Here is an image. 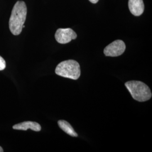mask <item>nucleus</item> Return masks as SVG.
<instances>
[{
  "label": "nucleus",
  "instance_id": "obj_4",
  "mask_svg": "<svg viewBox=\"0 0 152 152\" xmlns=\"http://www.w3.org/2000/svg\"><path fill=\"white\" fill-rule=\"evenodd\" d=\"M125 50V42L122 40L118 39L108 45L104 50V54L106 56L117 57L123 54Z\"/></svg>",
  "mask_w": 152,
  "mask_h": 152
},
{
  "label": "nucleus",
  "instance_id": "obj_9",
  "mask_svg": "<svg viewBox=\"0 0 152 152\" xmlns=\"http://www.w3.org/2000/svg\"><path fill=\"white\" fill-rule=\"evenodd\" d=\"M6 68V61L4 59L0 56V71L5 69Z\"/></svg>",
  "mask_w": 152,
  "mask_h": 152
},
{
  "label": "nucleus",
  "instance_id": "obj_8",
  "mask_svg": "<svg viewBox=\"0 0 152 152\" xmlns=\"http://www.w3.org/2000/svg\"><path fill=\"white\" fill-rule=\"evenodd\" d=\"M60 129L64 131L66 134L72 137H77L78 134L74 130L71 124L65 120H60L58 122Z\"/></svg>",
  "mask_w": 152,
  "mask_h": 152
},
{
  "label": "nucleus",
  "instance_id": "obj_10",
  "mask_svg": "<svg viewBox=\"0 0 152 152\" xmlns=\"http://www.w3.org/2000/svg\"><path fill=\"white\" fill-rule=\"evenodd\" d=\"M91 3L92 4H96L97 2H98V1H99V0H89Z\"/></svg>",
  "mask_w": 152,
  "mask_h": 152
},
{
  "label": "nucleus",
  "instance_id": "obj_5",
  "mask_svg": "<svg viewBox=\"0 0 152 152\" xmlns=\"http://www.w3.org/2000/svg\"><path fill=\"white\" fill-rule=\"evenodd\" d=\"M77 37L76 33L71 28H59L55 34L56 41L61 44L69 43L72 40L76 39Z\"/></svg>",
  "mask_w": 152,
  "mask_h": 152
},
{
  "label": "nucleus",
  "instance_id": "obj_7",
  "mask_svg": "<svg viewBox=\"0 0 152 152\" xmlns=\"http://www.w3.org/2000/svg\"><path fill=\"white\" fill-rule=\"evenodd\" d=\"M13 129L18 130H27L28 129H31L34 131H40L41 127L37 122L32 121H26L22 123L16 124L12 127Z\"/></svg>",
  "mask_w": 152,
  "mask_h": 152
},
{
  "label": "nucleus",
  "instance_id": "obj_2",
  "mask_svg": "<svg viewBox=\"0 0 152 152\" xmlns=\"http://www.w3.org/2000/svg\"><path fill=\"white\" fill-rule=\"evenodd\" d=\"M125 85L132 97L137 102H146L152 98L150 88L142 82L130 81L126 82Z\"/></svg>",
  "mask_w": 152,
  "mask_h": 152
},
{
  "label": "nucleus",
  "instance_id": "obj_11",
  "mask_svg": "<svg viewBox=\"0 0 152 152\" xmlns=\"http://www.w3.org/2000/svg\"><path fill=\"white\" fill-rule=\"evenodd\" d=\"M4 152V150L2 149V148L1 147H0V152Z\"/></svg>",
  "mask_w": 152,
  "mask_h": 152
},
{
  "label": "nucleus",
  "instance_id": "obj_1",
  "mask_svg": "<svg viewBox=\"0 0 152 152\" xmlns=\"http://www.w3.org/2000/svg\"><path fill=\"white\" fill-rule=\"evenodd\" d=\"M27 14V8L26 3L22 1H17L12 10L9 23V28L12 34L18 36L22 32Z\"/></svg>",
  "mask_w": 152,
  "mask_h": 152
},
{
  "label": "nucleus",
  "instance_id": "obj_6",
  "mask_svg": "<svg viewBox=\"0 0 152 152\" xmlns=\"http://www.w3.org/2000/svg\"><path fill=\"white\" fill-rule=\"evenodd\" d=\"M129 8L131 13L138 16L141 15L144 11V4L142 0H129Z\"/></svg>",
  "mask_w": 152,
  "mask_h": 152
},
{
  "label": "nucleus",
  "instance_id": "obj_3",
  "mask_svg": "<svg viewBox=\"0 0 152 152\" xmlns=\"http://www.w3.org/2000/svg\"><path fill=\"white\" fill-rule=\"evenodd\" d=\"M55 73L64 78L76 80L81 75L80 65L76 60H65L57 65Z\"/></svg>",
  "mask_w": 152,
  "mask_h": 152
}]
</instances>
